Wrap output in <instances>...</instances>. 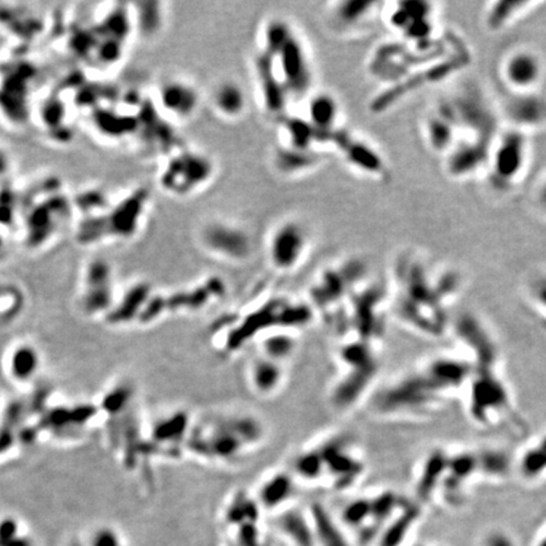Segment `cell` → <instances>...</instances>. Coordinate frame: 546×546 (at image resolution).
<instances>
[{"label": "cell", "instance_id": "obj_1", "mask_svg": "<svg viewBox=\"0 0 546 546\" xmlns=\"http://www.w3.org/2000/svg\"><path fill=\"white\" fill-rule=\"evenodd\" d=\"M471 374L472 364L467 358H432L384 388L376 409L392 418L426 416L457 393H464Z\"/></svg>", "mask_w": 546, "mask_h": 546}, {"label": "cell", "instance_id": "obj_2", "mask_svg": "<svg viewBox=\"0 0 546 546\" xmlns=\"http://www.w3.org/2000/svg\"><path fill=\"white\" fill-rule=\"evenodd\" d=\"M263 437L262 424L257 418L247 414H232L194 430L191 450L206 460L232 463L259 444Z\"/></svg>", "mask_w": 546, "mask_h": 546}, {"label": "cell", "instance_id": "obj_3", "mask_svg": "<svg viewBox=\"0 0 546 546\" xmlns=\"http://www.w3.org/2000/svg\"><path fill=\"white\" fill-rule=\"evenodd\" d=\"M464 397L469 418L483 427L499 425L513 412L511 393L499 376L497 365L472 367Z\"/></svg>", "mask_w": 546, "mask_h": 546}, {"label": "cell", "instance_id": "obj_4", "mask_svg": "<svg viewBox=\"0 0 546 546\" xmlns=\"http://www.w3.org/2000/svg\"><path fill=\"white\" fill-rule=\"evenodd\" d=\"M149 202L146 190L133 191L116 205H110L103 213L89 216L79 227V241L94 244L105 239L128 241L141 229Z\"/></svg>", "mask_w": 546, "mask_h": 546}, {"label": "cell", "instance_id": "obj_5", "mask_svg": "<svg viewBox=\"0 0 546 546\" xmlns=\"http://www.w3.org/2000/svg\"><path fill=\"white\" fill-rule=\"evenodd\" d=\"M215 163L197 149L171 152L157 175L160 189L175 197H189L205 189L215 176Z\"/></svg>", "mask_w": 546, "mask_h": 546}, {"label": "cell", "instance_id": "obj_6", "mask_svg": "<svg viewBox=\"0 0 546 546\" xmlns=\"http://www.w3.org/2000/svg\"><path fill=\"white\" fill-rule=\"evenodd\" d=\"M40 192L38 202H31L22 213L23 230L26 242L31 248H37L60 233L63 222L73 213V204L66 194L52 189L48 192Z\"/></svg>", "mask_w": 546, "mask_h": 546}, {"label": "cell", "instance_id": "obj_7", "mask_svg": "<svg viewBox=\"0 0 546 546\" xmlns=\"http://www.w3.org/2000/svg\"><path fill=\"white\" fill-rule=\"evenodd\" d=\"M530 155L527 133L510 128L494 138L490 149L487 169L496 189L513 188L525 174Z\"/></svg>", "mask_w": 546, "mask_h": 546}, {"label": "cell", "instance_id": "obj_8", "mask_svg": "<svg viewBox=\"0 0 546 546\" xmlns=\"http://www.w3.org/2000/svg\"><path fill=\"white\" fill-rule=\"evenodd\" d=\"M262 52L268 54L273 61L277 74L289 96H305L310 93L314 80L310 54L303 38L294 28H291L287 36L275 47Z\"/></svg>", "mask_w": 546, "mask_h": 546}, {"label": "cell", "instance_id": "obj_9", "mask_svg": "<svg viewBox=\"0 0 546 546\" xmlns=\"http://www.w3.org/2000/svg\"><path fill=\"white\" fill-rule=\"evenodd\" d=\"M320 467V482L326 478L333 488L345 491L365 473V462L354 445L344 437H333L315 446Z\"/></svg>", "mask_w": 546, "mask_h": 546}, {"label": "cell", "instance_id": "obj_10", "mask_svg": "<svg viewBox=\"0 0 546 546\" xmlns=\"http://www.w3.org/2000/svg\"><path fill=\"white\" fill-rule=\"evenodd\" d=\"M309 247L310 236L303 222L287 219L271 232L266 244L267 259L276 272L290 273L303 264Z\"/></svg>", "mask_w": 546, "mask_h": 546}, {"label": "cell", "instance_id": "obj_11", "mask_svg": "<svg viewBox=\"0 0 546 546\" xmlns=\"http://www.w3.org/2000/svg\"><path fill=\"white\" fill-rule=\"evenodd\" d=\"M114 303L113 267L103 258H94L86 264L81 278V308L90 317H107Z\"/></svg>", "mask_w": 546, "mask_h": 546}, {"label": "cell", "instance_id": "obj_12", "mask_svg": "<svg viewBox=\"0 0 546 546\" xmlns=\"http://www.w3.org/2000/svg\"><path fill=\"white\" fill-rule=\"evenodd\" d=\"M199 242L205 252L228 262H242L252 255V238L233 222L214 220L202 227Z\"/></svg>", "mask_w": 546, "mask_h": 546}, {"label": "cell", "instance_id": "obj_13", "mask_svg": "<svg viewBox=\"0 0 546 546\" xmlns=\"http://www.w3.org/2000/svg\"><path fill=\"white\" fill-rule=\"evenodd\" d=\"M544 73V61L530 48H517L507 54L501 68L502 79L513 93L536 91Z\"/></svg>", "mask_w": 546, "mask_h": 546}, {"label": "cell", "instance_id": "obj_14", "mask_svg": "<svg viewBox=\"0 0 546 546\" xmlns=\"http://www.w3.org/2000/svg\"><path fill=\"white\" fill-rule=\"evenodd\" d=\"M156 99L162 113L175 121H188L200 105L197 89L189 81L177 77L162 81Z\"/></svg>", "mask_w": 546, "mask_h": 546}, {"label": "cell", "instance_id": "obj_15", "mask_svg": "<svg viewBox=\"0 0 546 546\" xmlns=\"http://www.w3.org/2000/svg\"><path fill=\"white\" fill-rule=\"evenodd\" d=\"M255 63L257 88L261 96L263 109L266 113L272 115H282L289 94L277 74L273 61L268 54H263L261 51Z\"/></svg>", "mask_w": 546, "mask_h": 546}, {"label": "cell", "instance_id": "obj_16", "mask_svg": "<svg viewBox=\"0 0 546 546\" xmlns=\"http://www.w3.org/2000/svg\"><path fill=\"white\" fill-rule=\"evenodd\" d=\"M505 114L511 128L522 132L541 128L546 126V99L536 91L513 93V98L506 103Z\"/></svg>", "mask_w": 546, "mask_h": 546}, {"label": "cell", "instance_id": "obj_17", "mask_svg": "<svg viewBox=\"0 0 546 546\" xmlns=\"http://www.w3.org/2000/svg\"><path fill=\"white\" fill-rule=\"evenodd\" d=\"M331 143H337L339 149L343 151L342 153L345 161L359 171H363V174L373 176L386 174V165L382 157L367 142L357 139L348 133L342 135L340 130H338Z\"/></svg>", "mask_w": 546, "mask_h": 546}, {"label": "cell", "instance_id": "obj_18", "mask_svg": "<svg viewBox=\"0 0 546 546\" xmlns=\"http://www.w3.org/2000/svg\"><path fill=\"white\" fill-rule=\"evenodd\" d=\"M296 479L290 472H275L263 479L256 501L261 510L282 511L296 492Z\"/></svg>", "mask_w": 546, "mask_h": 546}, {"label": "cell", "instance_id": "obj_19", "mask_svg": "<svg viewBox=\"0 0 546 546\" xmlns=\"http://www.w3.org/2000/svg\"><path fill=\"white\" fill-rule=\"evenodd\" d=\"M340 118V105L331 93L312 94L308 103V121L317 130L321 141L333 142Z\"/></svg>", "mask_w": 546, "mask_h": 546}, {"label": "cell", "instance_id": "obj_20", "mask_svg": "<svg viewBox=\"0 0 546 546\" xmlns=\"http://www.w3.org/2000/svg\"><path fill=\"white\" fill-rule=\"evenodd\" d=\"M247 376L250 388L258 396H273L285 384V364L258 356L250 362Z\"/></svg>", "mask_w": 546, "mask_h": 546}, {"label": "cell", "instance_id": "obj_21", "mask_svg": "<svg viewBox=\"0 0 546 546\" xmlns=\"http://www.w3.org/2000/svg\"><path fill=\"white\" fill-rule=\"evenodd\" d=\"M152 292L147 283H135L123 294L119 300H115L112 310L109 311V321L113 325H126L133 320H139L142 312L149 303Z\"/></svg>", "mask_w": 546, "mask_h": 546}, {"label": "cell", "instance_id": "obj_22", "mask_svg": "<svg viewBox=\"0 0 546 546\" xmlns=\"http://www.w3.org/2000/svg\"><path fill=\"white\" fill-rule=\"evenodd\" d=\"M211 105L225 121H236L247 109L245 93L236 81H222L211 93Z\"/></svg>", "mask_w": 546, "mask_h": 546}, {"label": "cell", "instance_id": "obj_23", "mask_svg": "<svg viewBox=\"0 0 546 546\" xmlns=\"http://www.w3.org/2000/svg\"><path fill=\"white\" fill-rule=\"evenodd\" d=\"M515 468L521 479L529 483L546 478V434L526 445L516 458Z\"/></svg>", "mask_w": 546, "mask_h": 546}, {"label": "cell", "instance_id": "obj_24", "mask_svg": "<svg viewBox=\"0 0 546 546\" xmlns=\"http://www.w3.org/2000/svg\"><path fill=\"white\" fill-rule=\"evenodd\" d=\"M40 365L42 356L33 344L20 343L8 356L9 376L18 384H27L32 381L40 371Z\"/></svg>", "mask_w": 546, "mask_h": 546}, {"label": "cell", "instance_id": "obj_25", "mask_svg": "<svg viewBox=\"0 0 546 546\" xmlns=\"http://www.w3.org/2000/svg\"><path fill=\"white\" fill-rule=\"evenodd\" d=\"M377 6L374 1H339L333 6V9L329 12V18L338 29L351 31L359 26H364L365 22L371 20L372 15L376 13Z\"/></svg>", "mask_w": 546, "mask_h": 546}, {"label": "cell", "instance_id": "obj_26", "mask_svg": "<svg viewBox=\"0 0 546 546\" xmlns=\"http://www.w3.org/2000/svg\"><path fill=\"white\" fill-rule=\"evenodd\" d=\"M277 530L295 546H315L310 516L295 510H285L277 517Z\"/></svg>", "mask_w": 546, "mask_h": 546}, {"label": "cell", "instance_id": "obj_27", "mask_svg": "<svg viewBox=\"0 0 546 546\" xmlns=\"http://www.w3.org/2000/svg\"><path fill=\"white\" fill-rule=\"evenodd\" d=\"M259 356L285 364L296 351L297 338L291 329H272L261 335Z\"/></svg>", "mask_w": 546, "mask_h": 546}, {"label": "cell", "instance_id": "obj_28", "mask_svg": "<svg viewBox=\"0 0 546 546\" xmlns=\"http://www.w3.org/2000/svg\"><path fill=\"white\" fill-rule=\"evenodd\" d=\"M311 525L314 531L315 546H349L342 529L331 517V513L321 505H312L310 508Z\"/></svg>", "mask_w": 546, "mask_h": 546}, {"label": "cell", "instance_id": "obj_29", "mask_svg": "<svg viewBox=\"0 0 546 546\" xmlns=\"http://www.w3.org/2000/svg\"><path fill=\"white\" fill-rule=\"evenodd\" d=\"M420 517V508L418 505L406 503L400 510L397 516L392 517L391 522L384 526L382 536L379 538V546H401L414 525Z\"/></svg>", "mask_w": 546, "mask_h": 546}, {"label": "cell", "instance_id": "obj_30", "mask_svg": "<svg viewBox=\"0 0 546 546\" xmlns=\"http://www.w3.org/2000/svg\"><path fill=\"white\" fill-rule=\"evenodd\" d=\"M527 6H531V3L530 4L524 3V1H497V3H493L485 15L487 26L491 29H496V31L507 27L510 23H513V20L525 12Z\"/></svg>", "mask_w": 546, "mask_h": 546}, {"label": "cell", "instance_id": "obj_31", "mask_svg": "<svg viewBox=\"0 0 546 546\" xmlns=\"http://www.w3.org/2000/svg\"><path fill=\"white\" fill-rule=\"evenodd\" d=\"M276 161L281 171L286 174H295L296 171L312 169L319 161V155L317 152L297 151L287 147L278 152Z\"/></svg>", "mask_w": 546, "mask_h": 546}, {"label": "cell", "instance_id": "obj_32", "mask_svg": "<svg viewBox=\"0 0 546 546\" xmlns=\"http://www.w3.org/2000/svg\"><path fill=\"white\" fill-rule=\"evenodd\" d=\"M371 515V501L367 497H361L347 503L342 511V520L344 525L356 527L359 531L363 530L370 522Z\"/></svg>", "mask_w": 546, "mask_h": 546}, {"label": "cell", "instance_id": "obj_33", "mask_svg": "<svg viewBox=\"0 0 546 546\" xmlns=\"http://www.w3.org/2000/svg\"><path fill=\"white\" fill-rule=\"evenodd\" d=\"M530 295L535 308H538L541 315L546 319V277L539 278L533 282Z\"/></svg>", "mask_w": 546, "mask_h": 546}, {"label": "cell", "instance_id": "obj_34", "mask_svg": "<svg viewBox=\"0 0 546 546\" xmlns=\"http://www.w3.org/2000/svg\"><path fill=\"white\" fill-rule=\"evenodd\" d=\"M91 546H123L118 533L110 529H100L94 533Z\"/></svg>", "mask_w": 546, "mask_h": 546}, {"label": "cell", "instance_id": "obj_35", "mask_svg": "<svg viewBox=\"0 0 546 546\" xmlns=\"http://www.w3.org/2000/svg\"><path fill=\"white\" fill-rule=\"evenodd\" d=\"M13 171V157L4 146L0 144V186L6 185Z\"/></svg>", "mask_w": 546, "mask_h": 546}, {"label": "cell", "instance_id": "obj_36", "mask_svg": "<svg viewBox=\"0 0 546 546\" xmlns=\"http://www.w3.org/2000/svg\"><path fill=\"white\" fill-rule=\"evenodd\" d=\"M485 546H515V544L505 533H492L485 538Z\"/></svg>", "mask_w": 546, "mask_h": 546}, {"label": "cell", "instance_id": "obj_37", "mask_svg": "<svg viewBox=\"0 0 546 546\" xmlns=\"http://www.w3.org/2000/svg\"><path fill=\"white\" fill-rule=\"evenodd\" d=\"M536 200L539 202L540 206L546 210V176L545 179L540 182L538 192H536Z\"/></svg>", "mask_w": 546, "mask_h": 546}, {"label": "cell", "instance_id": "obj_38", "mask_svg": "<svg viewBox=\"0 0 546 546\" xmlns=\"http://www.w3.org/2000/svg\"><path fill=\"white\" fill-rule=\"evenodd\" d=\"M538 546H546V535L543 539L540 540L539 545Z\"/></svg>", "mask_w": 546, "mask_h": 546}]
</instances>
